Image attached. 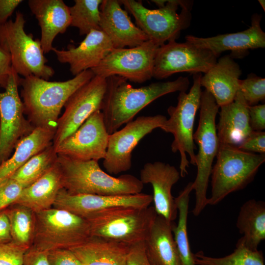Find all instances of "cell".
<instances>
[{
  "label": "cell",
  "instance_id": "484cf974",
  "mask_svg": "<svg viewBox=\"0 0 265 265\" xmlns=\"http://www.w3.org/2000/svg\"><path fill=\"white\" fill-rule=\"evenodd\" d=\"M174 223L157 214L145 241L151 265H181L172 232Z\"/></svg>",
  "mask_w": 265,
  "mask_h": 265
},
{
  "label": "cell",
  "instance_id": "6da1fadb",
  "mask_svg": "<svg viewBox=\"0 0 265 265\" xmlns=\"http://www.w3.org/2000/svg\"><path fill=\"white\" fill-rule=\"evenodd\" d=\"M190 82L186 77L173 81L157 82L134 88L126 79L113 76L106 78V88L101 111L109 134L132 120L143 108L167 94L186 92Z\"/></svg>",
  "mask_w": 265,
  "mask_h": 265
},
{
  "label": "cell",
  "instance_id": "d590c367",
  "mask_svg": "<svg viewBox=\"0 0 265 265\" xmlns=\"http://www.w3.org/2000/svg\"><path fill=\"white\" fill-rule=\"evenodd\" d=\"M29 248L13 241L0 244V265H23L25 254Z\"/></svg>",
  "mask_w": 265,
  "mask_h": 265
},
{
  "label": "cell",
  "instance_id": "ac0fdd59",
  "mask_svg": "<svg viewBox=\"0 0 265 265\" xmlns=\"http://www.w3.org/2000/svg\"><path fill=\"white\" fill-rule=\"evenodd\" d=\"M180 176L174 166L161 161L147 162L140 171V180L143 184L152 186L156 213L170 222L176 219L178 213L172 188Z\"/></svg>",
  "mask_w": 265,
  "mask_h": 265
},
{
  "label": "cell",
  "instance_id": "e575fe53",
  "mask_svg": "<svg viewBox=\"0 0 265 265\" xmlns=\"http://www.w3.org/2000/svg\"><path fill=\"white\" fill-rule=\"evenodd\" d=\"M239 91L248 106H255L265 99V79L250 74L239 81Z\"/></svg>",
  "mask_w": 265,
  "mask_h": 265
},
{
  "label": "cell",
  "instance_id": "9a60e30c",
  "mask_svg": "<svg viewBox=\"0 0 265 265\" xmlns=\"http://www.w3.org/2000/svg\"><path fill=\"white\" fill-rule=\"evenodd\" d=\"M217 58L209 50L189 42L169 41L158 49L153 77L161 80L182 72L205 74L215 64Z\"/></svg>",
  "mask_w": 265,
  "mask_h": 265
},
{
  "label": "cell",
  "instance_id": "4316f807",
  "mask_svg": "<svg viewBox=\"0 0 265 265\" xmlns=\"http://www.w3.org/2000/svg\"><path fill=\"white\" fill-rule=\"evenodd\" d=\"M63 188L57 162L45 174L24 188L14 204L25 206L35 212L53 207L59 191Z\"/></svg>",
  "mask_w": 265,
  "mask_h": 265
},
{
  "label": "cell",
  "instance_id": "30bf717a",
  "mask_svg": "<svg viewBox=\"0 0 265 265\" xmlns=\"http://www.w3.org/2000/svg\"><path fill=\"white\" fill-rule=\"evenodd\" d=\"M119 1L126 11L133 16L136 26L148 40L159 47L166 41H175L181 31L190 25L192 4L182 7L181 12L178 13V6L182 0H165V4L156 9L147 8L141 1Z\"/></svg>",
  "mask_w": 265,
  "mask_h": 265
},
{
  "label": "cell",
  "instance_id": "b9f144b4",
  "mask_svg": "<svg viewBox=\"0 0 265 265\" xmlns=\"http://www.w3.org/2000/svg\"><path fill=\"white\" fill-rule=\"evenodd\" d=\"M13 71L9 53L0 46V87L6 88L9 76Z\"/></svg>",
  "mask_w": 265,
  "mask_h": 265
},
{
  "label": "cell",
  "instance_id": "52a82bcc",
  "mask_svg": "<svg viewBox=\"0 0 265 265\" xmlns=\"http://www.w3.org/2000/svg\"><path fill=\"white\" fill-rule=\"evenodd\" d=\"M26 22L23 14L17 11L14 20L0 25V46L10 55L12 67L19 76L49 80L54 70L47 64L40 40L25 31Z\"/></svg>",
  "mask_w": 265,
  "mask_h": 265
},
{
  "label": "cell",
  "instance_id": "d4e9b609",
  "mask_svg": "<svg viewBox=\"0 0 265 265\" xmlns=\"http://www.w3.org/2000/svg\"><path fill=\"white\" fill-rule=\"evenodd\" d=\"M130 245L90 236L70 249L82 265H126Z\"/></svg>",
  "mask_w": 265,
  "mask_h": 265
},
{
  "label": "cell",
  "instance_id": "cb8c5ba5",
  "mask_svg": "<svg viewBox=\"0 0 265 265\" xmlns=\"http://www.w3.org/2000/svg\"><path fill=\"white\" fill-rule=\"evenodd\" d=\"M219 108V121L216 125L219 143L238 147L253 131L248 105L238 91L232 102Z\"/></svg>",
  "mask_w": 265,
  "mask_h": 265
},
{
  "label": "cell",
  "instance_id": "2e32d148",
  "mask_svg": "<svg viewBox=\"0 0 265 265\" xmlns=\"http://www.w3.org/2000/svg\"><path fill=\"white\" fill-rule=\"evenodd\" d=\"M109 134L101 110L92 113L72 134L55 148L58 155L87 161L105 157Z\"/></svg>",
  "mask_w": 265,
  "mask_h": 265
},
{
  "label": "cell",
  "instance_id": "8d00e7d4",
  "mask_svg": "<svg viewBox=\"0 0 265 265\" xmlns=\"http://www.w3.org/2000/svg\"><path fill=\"white\" fill-rule=\"evenodd\" d=\"M23 188L18 182L10 178L0 183V212L15 203Z\"/></svg>",
  "mask_w": 265,
  "mask_h": 265
},
{
  "label": "cell",
  "instance_id": "d6986e66",
  "mask_svg": "<svg viewBox=\"0 0 265 265\" xmlns=\"http://www.w3.org/2000/svg\"><path fill=\"white\" fill-rule=\"evenodd\" d=\"M262 16L257 13L251 17L250 26L244 30L231 33L219 34L210 37H199L188 35L186 42L212 52L217 58L226 51L233 54L239 55L250 49L265 47V33L261 26Z\"/></svg>",
  "mask_w": 265,
  "mask_h": 265
},
{
  "label": "cell",
  "instance_id": "9c48e42d",
  "mask_svg": "<svg viewBox=\"0 0 265 265\" xmlns=\"http://www.w3.org/2000/svg\"><path fill=\"white\" fill-rule=\"evenodd\" d=\"M90 236L88 221L69 211L53 207L35 212L32 246L39 250L71 249Z\"/></svg>",
  "mask_w": 265,
  "mask_h": 265
},
{
  "label": "cell",
  "instance_id": "74e56055",
  "mask_svg": "<svg viewBox=\"0 0 265 265\" xmlns=\"http://www.w3.org/2000/svg\"><path fill=\"white\" fill-rule=\"evenodd\" d=\"M238 148L245 152L265 154V132L252 131Z\"/></svg>",
  "mask_w": 265,
  "mask_h": 265
},
{
  "label": "cell",
  "instance_id": "8fae6325",
  "mask_svg": "<svg viewBox=\"0 0 265 265\" xmlns=\"http://www.w3.org/2000/svg\"><path fill=\"white\" fill-rule=\"evenodd\" d=\"M159 47L147 40L134 47L113 49L91 70L95 76L106 79L117 76L133 82L143 83L153 77L154 62Z\"/></svg>",
  "mask_w": 265,
  "mask_h": 265
},
{
  "label": "cell",
  "instance_id": "5bb4252c",
  "mask_svg": "<svg viewBox=\"0 0 265 265\" xmlns=\"http://www.w3.org/2000/svg\"><path fill=\"white\" fill-rule=\"evenodd\" d=\"M106 88V79L95 75L69 98L57 121L53 140L55 149L92 113L101 110Z\"/></svg>",
  "mask_w": 265,
  "mask_h": 265
},
{
  "label": "cell",
  "instance_id": "d6a6232c",
  "mask_svg": "<svg viewBox=\"0 0 265 265\" xmlns=\"http://www.w3.org/2000/svg\"><path fill=\"white\" fill-rule=\"evenodd\" d=\"M195 265H265L261 251L247 247L240 238L231 254L221 258L206 256L202 251L194 254Z\"/></svg>",
  "mask_w": 265,
  "mask_h": 265
},
{
  "label": "cell",
  "instance_id": "ffe728a7",
  "mask_svg": "<svg viewBox=\"0 0 265 265\" xmlns=\"http://www.w3.org/2000/svg\"><path fill=\"white\" fill-rule=\"evenodd\" d=\"M120 4L119 0H102L100 6V29L109 39L114 49L134 47L149 40Z\"/></svg>",
  "mask_w": 265,
  "mask_h": 265
},
{
  "label": "cell",
  "instance_id": "ee69618b",
  "mask_svg": "<svg viewBox=\"0 0 265 265\" xmlns=\"http://www.w3.org/2000/svg\"><path fill=\"white\" fill-rule=\"evenodd\" d=\"M22 0H0V25L5 23Z\"/></svg>",
  "mask_w": 265,
  "mask_h": 265
},
{
  "label": "cell",
  "instance_id": "7bdbcfd3",
  "mask_svg": "<svg viewBox=\"0 0 265 265\" xmlns=\"http://www.w3.org/2000/svg\"><path fill=\"white\" fill-rule=\"evenodd\" d=\"M47 254L48 252L39 250L32 246L25 254L23 265H50Z\"/></svg>",
  "mask_w": 265,
  "mask_h": 265
},
{
  "label": "cell",
  "instance_id": "bcb514c9",
  "mask_svg": "<svg viewBox=\"0 0 265 265\" xmlns=\"http://www.w3.org/2000/svg\"><path fill=\"white\" fill-rule=\"evenodd\" d=\"M259 3L261 5L264 11H265V0H259Z\"/></svg>",
  "mask_w": 265,
  "mask_h": 265
},
{
  "label": "cell",
  "instance_id": "f35d334b",
  "mask_svg": "<svg viewBox=\"0 0 265 265\" xmlns=\"http://www.w3.org/2000/svg\"><path fill=\"white\" fill-rule=\"evenodd\" d=\"M48 260L50 265H82L69 249L58 248L48 252Z\"/></svg>",
  "mask_w": 265,
  "mask_h": 265
},
{
  "label": "cell",
  "instance_id": "1f68e13d",
  "mask_svg": "<svg viewBox=\"0 0 265 265\" xmlns=\"http://www.w3.org/2000/svg\"><path fill=\"white\" fill-rule=\"evenodd\" d=\"M57 159L58 154L52 144L31 157L10 178L24 188L27 187L49 171L55 164Z\"/></svg>",
  "mask_w": 265,
  "mask_h": 265
},
{
  "label": "cell",
  "instance_id": "7c38bea8",
  "mask_svg": "<svg viewBox=\"0 0 265 265\" xmlns=\"http://www.w3.org/2000/svg\"><path fill=\"white\" fill-rule=\"evenodd\" d=\"M20 78L13 68L5 91L0 92V164L10 158L18 143L35 128L25 116L18 92Z\"/></svg>",
  "mask_w": 265,
  "mask_h": 265
},
{
  "label": "cell",
  "instance_id": "7402d4cb",
  "mask_svg": "<svg viewBox=\"0 0 265 265\" xmlns=\"http://www.w3.org/2000/svg\"><path fill=\"white\" fill-rule=\"evenodd\" d=\"M28 5L40 27L41 47L48 53L53 48L55 37L70 26L69 6L62 0H29Z\"/></svg>",
  "mask_w": 265,
  "mask_h": 265
},
{
  "label": "cell",
  "instance_id": "603a6c76",
  "mask_svg": "<svg viewBox=\"0 0 265 265\" xmlns=\"http://www.w3.org/2000/svg\"><path fill=\"white\" fill-rule=\"evenodd\" d=\"M239 65L230 55H226L202 76L201 86L205 88L220 107L232 102L239 91Z\"/></svg>",
  "mask_w": 265,
  "mask_h": 265
},
{
  "label": "cell",
  "instance_id": "44dd1931",
  "mask_svg": "<svg viewBox=\"0 0 265 265\" xmlns=\"http://www.w3.org/2000/svg\"><path fill=\"white\" fill-rule=\"evenodd\" d=\"M113 49L105 33L94 30L88 33L77 47L69 46L66 50L53 47L52 51L59 62L69 65L70 71L75 76L95 68Z\"/></svg>",
  "mask_w": 265,
  "mask_h": 265
},
{
  "label": "cell",
  "instance_id": "f6af8a7d",
  "mask_svg": "<svg viewBox=\"0 0 265 265\" xmlns=\"http://www.w3.org/2000/svg\"><path fill=\"white\" fill-rule=\"evenodd\" d=\"M12 241L10 224L5 210L0 212V244Z\"/></svg>",
  "mask_w": 265,
  "mask_h": 265
},
{
  "label": "cell",
  "instance_id": "ba28073f",
  "mask_svg": "<svg viewBox=\"0 0 265 265\" xmlns=\"http://www.w3.org/2000/svg\"><path fill=\"white\" fill-rule=\"evenodd\" d=\"M202 76L201 73L193 74V84L189 91L179 93L177 106L168 108L169 118L160 128L174 136L171 148L173 153H180V174L182 177L188 174L189 161L186 154L189 157L190 163L195 165L196 147L193 138V128L196 114L200 104L202 91L200 81Z\"/></svg>",
  "mask_w": 265,
  "mask_h": 265
},
{
  "label": "cell",
  "instance_id": "60d3db41",
  "mask_svg": "<svg viewBox=\"0 0 265 265\" xmlns=\"http://www.w3.org/2000/svg\"><path fill=\"white\" fill-rule=\"evenodd\" d=\"M250 127L253 131H263L265 129V105L248 106Z\"/></svg>",
  "mask_w": 265,
  "mask_h": 265
},
{
  "label": "cell",
  "instance_id": "f546056e",
  "mask_svg": "<svg viewBox=\"0 0 265 265\" xmlns=\"http://www.w3.org/2000/svg\"><path fill=\"white\" fill-rule=\"evenodd\" d=\"M192 190V182H189L175 198L178 212V221L177 224L174 223L172 232L181 265H195L194 254L190 250L187 232L189 194Z\"/></svg>",
  "mask_w": 265,
  "mask_h": 265
},
{
  "label": "cell",
  "instance_id": "8992f818",
  "mask_svg": "<svg viewBox=\"0 0 265 265\" xmlns=\"http://www.w3.org/2000/svg\"><path fill=\"white\" fill-rule=\"evenodd\" d=\"M219 106L212 96L205 90L202 92L198 125L193 133V140L198 146L196 155V178L192 182L195 203L192 211L198 216L207 205V191L212 170L213 161L219 148L215 119Z\"/></svg>",
  "mask_w": 265,
  "mask_h": 265
},
{
  "label": "cell",
  "instance_id": "7a4b0ae2",
  "mask_svg": "<svg viewBox=\"0 0 265 265\" xmlns=\"http://www.w3.org/2000/svg\"><path fill=\"white\" fill-rule=\"evenodd\" d=\"M94 76L88 70L65 81H51L33 75L21 78L20 97L27 119L35 128L56 129L60 112L69 98Z\"/></svg>",
  "mask_w": 265,
  "mask_h": 265
},
{
  "label": "cell",
  "instance_id": "277c9868",
  "mask_svg": "<svg viewBox=\"0 0 265 265\" xmlns=\"http://www.w3.org/2000/svg\"><path fill=\"white\" fill-rule=\"evenodd\" d=\"M216 158L210 176L211 194L207 201L210 205H215L230 193L246 187L265 161V154L245 152L221 144Z\"/></svg>",
  "mask_w": 265,
  "mask_h": 265
},
{
  "label": "cell",
  "instance_id": "3957f363",
  "mask_svg": "<svg viewBox=\"0 0 265 265\" xmlns=\"http://www.w3.org/2000/svg\"><path fill=\"white\" fill-rule=\"evenodd\" d=\"M63 188L71 194L126 195L141 193L143 184L131 174L114 177L100 167L98 161H82L58 155Z\"/></svg>",
  "mask_w": 265,
  "mask_h": 265
},
{
  "label": "cell",
  "instance_id": "4fadbf2b",
  "mask_svg": "<svg viewBox=\"0 0 265 265\" xmlns=\"http://www.w3.org/2000/svg\"><path fill=\"white\" fill-rule=\"evenodd\" d=\"M166 116L158 114L141 116L126 124L120 130L109 134L103 166L110 174L116 175L130 170L132 153L147 134L162 126Z\"/></svg>",
  "mask_w": 265,
  "mask_h": 265
},
{
  "label": "cell",
  "instance_id": "83f0119b",
  "mask_svg": "<svg viewBox=\"0 0 265 265\" xmlns=\"http://www.w3.org/2000/svg\"><path fill=\"white\" fill-rule=\"evenodd\" d=\"M56 129L35 127L22 139L13 155L0 164V183L7 179L31 157L53 144Z\"/></svg>",
  "mask_w": 265,
  "mask_h": 265
},
{
  "label": "cell",
  "instance_id": "5b68a950",
  "mask_svg": "<svg viewBox=\"0 0 265 265\" xmlns=\"http://www.w3.org/2000/svg\"><path fill=\"white\" fill-rule=\"evenodd\" d=\"M157 215L154 207L119 206L97 212L86 219L91 236L131 245L145 241Z\"/></svg>",
  "mask_w": 265,
  "mask_h": 265
},
{
  "label": "cell",
  "instance_id": "ab89813d",
  "mask_svg": "<svg viewBox=\"0 0 265 265\" xmlns=\"http://www.w3.org/2000/svg\"><path fill=\"white\" fill-rule=\"evenodd\" d=\"M126 265H151L147 256L145 241L130 245Z\"/></svg>",
  "mask_w": 265,
  "mask_h": 265
},
{
  "label": "cell",
  "instance_id": "836d02e7",
  "mask_svg": "<svg viewBox=\"0 0 265 265\" xmlns=\"http://www.w3.org/2000/svg\"><path fill=\"white\" fill-rule=\"evenodd\" d=\"M74 2L73 6L69 7L70 26L78 28L80 35L101 30L100 6L102 0H75Z\"/></svg>",
  "mask_w": 265,
  "mask_h": 265
},
{
  "label": "cell",
  "instance_id": "f1b7e54d",
  "mask_svg": "<svg viewBox=\"0 0 265 265\" xmlns=\"http://www.w3.org/2000/svg\"><path fill=\"white\" fill-rule=\"evenodd\" d=\"M240 238L248 248L258 250L265 239V203L261 200L250 199L240 207L236 223Z\"/></svg>",
  "mask_w": 265,
  "mask_h": 265
},
{
  "label": "cell",
  "instance_id": "4dcf8cb0",
  "mask_svg": "<svg viewBox=\"0 0 265 265\" xmlns=\"http://www.w3.org/2000/svg\"><path fill=\"white\" fill-rule=\"evenodd\" d=\"M8 218L12 241L30 247L35 230V212L20 204H13L5 210Z\"/></svg>",
  "mask_w": 265,
  "mask_h": 265
},
{
  "label": "cell",
  "instance_id": "e0dca14e",
  "mask_svg": "<svg viewBox=\"0 0 265 265\" xmlns=\"http://www.w3.org/2000/svg\"><path fill=\"white\" fill-rule=\"evenodd\" d=\"M153 202L152 195L139 193L126 195L71 194L63 188L53 207L64 210L86 219L92 214L111 207L129 206L146 208Z\"/></svg>",
  "mask_w": 265,
  "mask_h": 265
}]
</instances>
